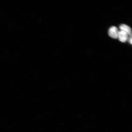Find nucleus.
I'll use <instances>...</instances> for the list:
<instances>
[{
  "instance_id": "obj_3",
  "label": "nucleus",
  "mask_w": 132,
  "mask_h": 132,
  "mask_svg": "<svg viewBox=\"0 0 132 132\" xmlns=\"http://www.w3.org/2000/svg\"><path fill=\"white\" fill-rule=\"evenodd\" d=\"M120 30L126 32L128 35L132 36L131 30V28L125 24H122L120 26Z\"/></svg>"
},
{
  "instance_id": "obj_2",
  "label": "nucleus",
  "mask_w": 132,
  "mask_h": 132,
  "mask_svg": "<svg viewBox=\"0 0 132 132\" xmlns=\"http://www.w3.org/2000/svg\"><path fill=\"white\" fill-rule=\"evenodd\" d=\"M118 38L120 42H125L128 39V35L126 32L120 30L119 31Z\"/></svg>"
},
{
  "instance_id": "obj_1",
  "label": "nucleus",
  "mask_w": 132,
  "mask_h": 132,
  "mask_svg": "<svg viewBox=\"0 0 132 132\" xmlns=\"http://www.w3.org/2000/svg\"><path fill=\"white\" fill-rule=\"evenodd\" d=\"M119 30L118 28L114 26H112L109 29L108 34L110 37L113 39L118 38Z\"/></svg>"
},
{
  "instance_id": "obj_4",
  "label": "nucleus",
  "mask_w": 132,
  "mask_h": 132,
  "mask_svg": "<svg viewBox=\"0 0 132 132\" xmlns=\"http://www.w3.org/2000/svg\"><path fill=\"white\" fill-rule=\"evenodd\" d=\"M129 42L131 44H132V37L131 36L130 37L129 39Z\"/></svg>"
}]
</instances>
